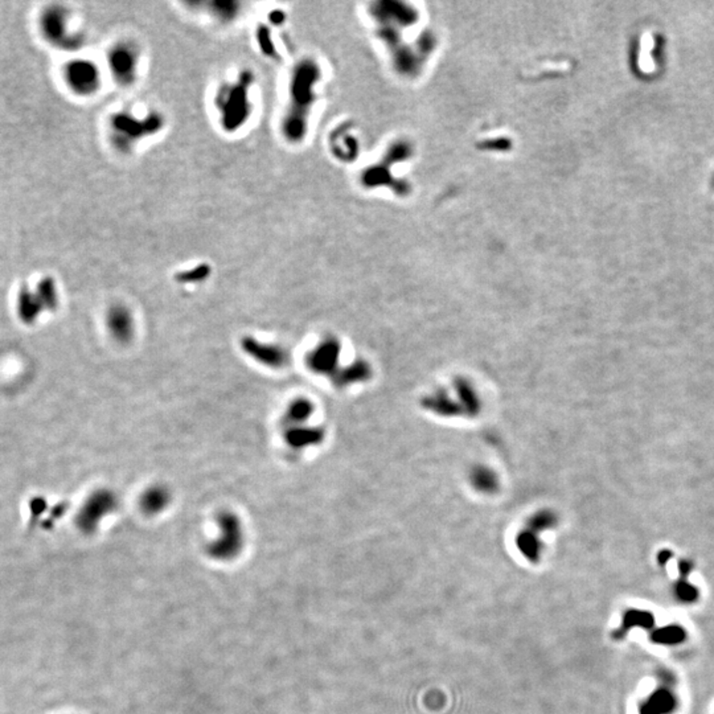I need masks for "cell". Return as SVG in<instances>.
<instances>
[{
	"label": "cell",
	"mask_w": 714,
	"mask_h": 714,
	"mask_svg": "<svg viewBox=\"0 0 714 714\" xmlns=\"http://www.w3.org/2000/svg\"><path fill=\"white\" fill-rule=\"evenodd\" d=\"M519 544H520L521 551H523L526 556H528L529 558H532V560H533V558H536V557H537L539 548H537L536 539H533V537H532V536H529V535H524V536H521V537H520Z\"/></svg>",
	"instance_id": "e0dca14e"
},
{
	"label": "cell",
	"mask_w": 714,
	"mask_h": 714,
	"mask_svg": "<svg viewBox=\"0 0 714 714\" xmlns=\"http://www.w3.org/2000/svg\"><path fill=\"white\" fill-rule=\"evenodd\" d=\"M313 414V402L304 397H298L288 403L286 413H285V422L288 427L306 425V422L310 419V417Z\"/></svg>",
	"instance_id": "9a60e30c"
},
{
	"label": "cell",
	"mask_w": 714,
	"mask_h": 714,
	"mask_svg": "<svg viewBox=\"0 0 714 714\" xmlns=\"http://www.w3.org/2000/svg\"><path fill=\"white\" fill-rule=\"evenodd\" d=\"M242 350L246 352L257 363L262 364L269 368H274V369L285 366L290 359L288 352L283 347L270 344V343H262L254 338L244 339Z\"/></svg>",
	"instance_id": "9c48e42d"
},
{
	"label": "cell",
	"mask_w": 714,
	"mask_h": 714,
	"mask_svg": "<svg viewBox=\"0 0 714 714\" xmlns=\"http://www.w3.org/2000/svg\"><path fill=\"white\" fill-rule=\"evenodd\" d=\"M165 127V117L155 109L126 107L110 114L106 131L114 151L119 155H131L161 137Z\"/></svg>",
	"instance_id": "3957f363"
},
{
	"label": "cell",
	"mask_w": 714,
	"mask_h": 714,
	"mask_svg": "<svg viewBox=\"0 0 714 714\" xmlns=\"http://www.w3.org/2000/svg\"><path fill=\"white\" fill-rule=\"evenodd\" d=\"M325 438V433L318 427L299 425L288 426L285 431V440L288 447L295 450H303L306 447L315 446Z\"/></svg>",
	"instance_id": "4fadbf2b"
},
{
	"label": "cell",
	"mask_w": 714,
	"mask_h": 714,
	"mask_svg": "<svg viewBox=\"0 0 714 714\" xmlns=\"http://www.w3.org/2000/svg\"><path fill=\"white\" fill-rule=\"evenodd\" d=\"M41 31L59 50L75 52L85 44L84 35L73 28L70 13L63 6H50L41 16Z\"/></svg>",
	"instance_id": "8992f818"
},
{
	"label": "cell",
	"mask_w": 714,
	"mask_h": 714,
	"mask_svg": "<svg viewBox=\"0 0 714 714\" xmlns=\"http://www.w3.org/2000/svg\"><path fill=\"white\" fill-rule=\"evenodd\" d=\"M201 6L205 7L202 3H201ZM208 6H209V8L205 7L207 11H204V13H207L217 24H233L241 16V7H242L241 3L212 1V3H208Z\"/></svg>",
	"instance_id": "5bb4252c"
},
{
	"label": "cell",
	"mask_w": 714,
	"mask_h": 714,
	"mask_svg": "<svg viewBox=\"0 0 714 714\" xmlns=\"http://www.w3.org/2000/svg\"><path fill=\"white\" fill-rule=\"evenodd\" d=\"M106 69L117 87L134 88L143 72L142 47L133 38L115 40L106 52Z\"/></svg>",
	"instance_id": "277c9868"
},
{
	"label": "cell",
	"mask_w": 714,
	"mask_h": 714,
	"mask_svg": "<svg viewBox=\"0 0 714 714\" xmlns=\"http://www.w3.org/2000/svg\"><path fill=\"white\" fill-rule=\"evenodd\" d=\"M64 78L68 88L81 97H91L102 88L100 65L85 57H77L66 64Z\"/></svg>",
	"instance_id": "52a82bcc"
},
{
	"label": "cell",
	"mask_w": 714,
	"mask_h": 714,
	"mask_svg": "<svg viewBox=\"0 0 714 714\" xmlns=\"http://www.w3.org/2000/svg\"><path fill=\"white\" fill-rule=\"evenodd\" d=\"M340 345L334 339H327L316 345L307 356V365L315 373H332L338 364Z\"/></svg>",
	"instance_id": "8fae6325"
},
{
	"label": "cell",
	"mask_w": 714,
	"mask_h": 714,
	"mask_svg": "<svg viewBox=\"0 0 714 714\" xmlns=\"http://www.w3.org/2000/svg\"><path fill=\"white\" fill-rule=\"evenodd\" d=\"M209 266L208 265H200L198 267H193L188 272H183L177 276V281L180 282H200L202 279L209 276Z\"/></svg>",
	"instance_id": "2e32d148"
},
{
	"label": "cell",
	"mask_w": 714,
	"mask_h": 714,
	"mask_svg": "<svg viewBox=\"0 0 714 714\" xmlns=\"http://www.w3.org/2000/svg\"><path fill=\"white\" fill-rule=\"evenodd\" d=\"M313 63L308 60L295 63L288 70L286 100L279 117V133L288 146L299 144L306 137L313 103Z\"/></svg>",
	"instance_id": "7a4b0ae2"
},
{
	"label": "cell",
	"mask_w": 714,
	"mask_h": 714,
	"mask_svg": "<svg viewBox=\"0 0 714 714\" xmlns=\"http://www.w3.org/2000/svg\"><path fill=\"white\" fill-rule=\"evenodd\" d=\"M172 501V493L163 484H154L143 491L139 498L140 510L149 516L162 514Z\"/></svg>",
	"instance_id": "7c38bea8"
},
{
	"label": "cell",
	"mask_w": 714,
	"mask_h": 714,
	"mask_svg": "<svg viewBox=\"0 0 714 714\" xmlns=\"http://www.w3.org/2000/svg\"><path fill=\"white\" fill-rule=\"evenodd\" d=\"M107 328L114 340L121 344H127L134 338L135 320L131 310L121 303L112 306L107 311Z\"/></svg>",
	"instance_id": "30bf717a"
},
{
	"label": "cell",
	"mask_w": 714,
	"mask_h": 714,
	"mask_svg": "<svg viewBox=\"0 0 714 714\" xmlns=\"http://www.w3.org/2000/svg\"><path fill=\"white\" fill-rule=\"evenodd\" d=\"M216 523L218 533L207 546V553L216 561L235 560L244 549L245 532L242 521L232 511H221Z\"/></svg>",
	"instance_id": "5b68a950"
},
{
	"label": "cell",
	"mask_w": 714,
	"mask_h": 714,
	"mask_svg": "<svg viewBox=\"0 0 714 714\" xmlns=\"http://www.w3.org/2000/svg\"><path fill=\"white\" fill-rule=\"evenodd\" d=\"M255 85L251 69H241L216 87L212 109L218 128L226 135H235L251 124L255 114Z\"/></svg>",
	"instance_id": "6da1fadb"
},
{
	"label": "cell",
	"mask_w": 714,
	"mask_h": 714,
	"mask_svg": "<svg viewBox=\"0 0 714 714\" xmlns=\"http://www.w3.org/2000/svg\"><path fill=\"white\" fill-rule=\"evenodd\" d=\"M119 507L118 496L110 489H100L94 492L85 503L81 514H78V524L87 533L97 530L101 521L114 514Z\"/></svg>",
	"instance_id": "ba28073f"
}]
</instances>
